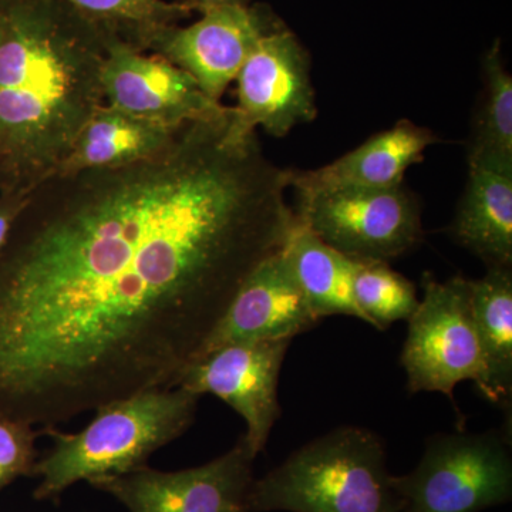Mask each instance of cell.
I'll use <instances>...</instances> for the list:
<instances>
[{
  "instance_id": "cell-23",
  "label": "cell",
  "mask_w": 512,
  "mask_h": 512,
  "mask_svg": "<svg viewBox=\"0 0 512 512\" xmlns=\"http://www.w3.org/2000/svg\"><path fill=\"white\" fill-rule=\"evenodd\" d=\"M30 195L0 194V249L8 241L10 231L28 205Z\"/></svg>"
},
{
  "instance_id": "cell-3",
  "label": "cell",
  "mask_w": 512,
  "mask_h": 512,
  "mask_svg": "<svg viewBox=\"0 0 512 512\" xmlns=\"http://www.w3.org/2000/svg\"><path fill=\"white\" fill-rule=\"evenodd\" d=\"M200 397L183 387L148 390L100 406L79 433L45 427L40 433L52 439L53 447L33 468V476L40 477L33 497L57 500L79 481L147 467L157 450L190 429Z\"/></svg>"
},
{
  "instance_id": "cell-6",
  "label": "cell",
  "mask_w": 512,
  "mask_h": 512,
  "mask_svg": "<svg viewBox=\"0 0 512 512\" xmlns=\"http://www.w3.org/2000/svg\"><path fill=\"white\" fill-rule=\"evenodd\" d=\"M423 298L410 316L402 353L407 389L439 392L454 399L464 380L477 384L483 373V352L471 305L470 281L454 276L439 282L423 275Z\"/></svg>"
},
{
  "instance_id": "cell-7",
  "label": "cell",
  "mask_w": 512,
  "mask_h": 512,
  "mask_svg": "<svg viewBox=\"0 0 512 512\" xmlns=\"http://www.w3.org/2000/svg\"><path fill=\"white\" fill-rule=\"evenodd\" d=\"M295 214L320 241L356 261L389 262L423 239L419 201L403 185L320 192L299 198Z\"/></svg>"
},
{
  "instance_id": "cell-15",
  "label": "cell",
  "mask_w": 512,
  "mask_h": 512,
  "mask_svg": "<svg viewBox=\"0 0 512 512\" xmlns=\"http://www.w3.org/2000/svg\"><path fill=\"white\" fill-rule=\"evenodd\" d=\"M450 234L487 268L512 266V163H468L466 190Z\"/></svg>"
},
{
  "instance_id": "cell-16",
  "label": "cell",
  "mask_w": 512,
  "mask_h": 512,
  "mask_svg": "<svg viewBox=\"0 0 512 512\" xmlns=\"http://www.w3.org/2000/svg\"><path fill=\"white\" fill-rule=\"evenodd\" d=\"M178 130L137 119L104 103L87 121L55 174L72 175L141 163L163 153Z\"/></svg>"
},
{
  "instance_id": "cell-4",
  "label": "cell",
  "mask_w": 512,
  "mask_h": 512,
  "mask_svg": "<svg viewBox=\"0 0 512 512\" xmlns=\"http://www.w3.org/2000/svg\"><path fill=\"white\" fill-rule=\"evenodd\" d=\"M392 478L383 440L343 426L254 480L248 512H404Z\"/></svg>"
},
{
  "instance_id": "cell-5",
  "label": "cell",
  "mask_w": 512,
  "mask_h": 512,
  "mask_svg": "<svg viewBox=\"0 0 512 512\" xmlns=\"http://www.w3.org/2000/svg\"><path fill=\"white\" fill-rule=\"evenodd\" d=\"M404 512H481L512 497V458L507 436L437 434L420 463L393 476Z\"/></svg>"
},
{
  "instance_id": "cell-14",
  "label": "cell",
  "mask_w": 512,
  "mask_h": 512,
  "mask_svg": "<svg viewBox=\"0 0 512 512\" xmlns=\"http://www.w3.org/2000/svg\"><path fill=\"white\" fill-rule=\"evenodd\" d=\"M440 138L413 121L400 120L362 146L316 170H289V188L299 198L340 190H383L403 185L404 175L423 161Z\"/></svg>"
},
{
  "instance_id": "cell-18",
  "label": "cell",
  "mask_w": 512,
  "mask_h": 512,
  "mask_svg": "<svg viewBox=\"0 0 512 512\" xmlns=\"http://www.w3.org/2000/svg\"><path fill=\"white\" fill-rule=\"evenodd\" d=\"M285 249L316 318L346 315L366 322L353 293L356 259L320 241L298 217Z\"/></svg>"
},
{
  "instance_id": "cell-12",
  "label": "cell",
  "mask_w": 512,
  "mask_h": 512,
  "mask_svg": "<svg viewBox=\"0 0 512 512\" xmlns=\"http://www.w3.org/2000/svg\"><path fill=\"white\" fill-rule=\"evenodd\" d=\"M104 101L137 119L178 130L220 117L228 107L211 100L198 83L164 57L141 52L116 37H104Z\"/></svg>"
},
{
  "instance_id": "cell-20",
  "label": "cell",
  "mask_w": 512,
  "mask_h": 512,
  "mask_svg": "<svg viewBox=\"0 0 512 512\" xmlns=\"http://www.w3.org/2000/svg\"><path fill=\"white\" fill-rule=\"evenodd\" d=\"M484 97L468 146L470 161L512 163V77L501 56L500 40L483 57Z\"/></svg>"
},
{
  "instance_id": "cell-9",
  "label": "cell",
  "mask_w": 512,
  "mask_h": 512,
  "mask_svg": "<svg viewBox=\"0 0 512 512\" xmlns=\"http://www.w3.org/2000/svg\"><path fill=\"white\" fill-rule=\"evenodd\" d=\"M256 457L242 436L231 450L204 466L171 473L147 466L89 484L130 512H248Z\"/></svg>"
},
{
  "instance_id": "cell-24",
  "label": "cell",
  "mask_w": 512,
  "mask_h": 512,
  "mask_svg": "<svg viewBox=\"0 0 512 512\" xmlns=\"http://www.w3.org/2000/svg\"><path fill=\"white\" fill-rule=\"evenodd\" d=\"M191 12L205 13L208 10L228 8V6H245L251 0H181Z\"/></svg>"
},
{
  "instance_id": "cell-2",
  "label": "cell",
  "mask_w": 512,
  "mask_h": 512,
  "mask_svg": "<svg viewBox=\"0 0 512 512\" xmlns=\"http://www.w3.org/2000/svg\"><path fill=\"white\" fill-rule=\"evenodd\" d=\"M106 43L62 0H0V194L56 173L103 106Z\"/></svg>"
},
{
  "instance_id": "cell-8",
  "label": "cell",
  "mask_w": 512,
  "mask_h": 512,
  "mask_svg": "<svg viewBox=\"0 0 512 512\" xmlns=\"http://www.w3.org/2000/svg\"><path fill=\"white\" fill-rule=\"evenodd\" d=\"M201 15L185 28L174 25L158 30L144 52L180 67L211 100L221 103L256 45L286 25L264 3L212 9Z\"/></svg>"
},
{
  "instance_id": "cell-17",
  "label": "cell",
  "mask_w": 512,
  "mask_h": 512,
  "mask_svg": "<svg viewBox=\"0 0 512 512\" xmlns=\"http://www.w3.org/2000/svg\"><path fill=\"white\" fill-rule=\"evenodd\" d=\"M471 305L483 352V373L476 386L488 402L511 410L512 403V269L490 266L483 278L470 281Z\"/></svg>"
},
{
  "instance_id": "cell-19",
  "label": "cell",
  "mask_w": 512,
  "mask_h": 512,
  "mask_svg": "<svg viewBox=\"0 0 512 512\" xmlns=\"http://www.w3.org/2000/svg\"><path fill=\"white\" fill-rule=\"evenodd\" d=\"M77 15L92 23L103 37H116L144 52L158 30L180 25L191 16L181 0H62Z\"/></svg>"
},
{
  "instance_id": "cell-21",
  "label": "cell",
  "mask_w": 512,
  "mask_h": 512,
  "mask_svg": "<svg viewBox=\"0 0 512 512\" xmlns=\"http://www.w3.org/2000/svg\"><path fill=\"white\" fill-rule=\"evenodd\" d=\"M353 293L366 323L382 332L409 320L420 302L413 282L384 261H356Z\"/></svg>"
},
{
  "instance_id": "cell-11",
  "label": "cell",
  "mask_w": 512,
  "mask_h": 512,
  "mask_svg": "<svg viewBox=\"0 0 512 512\" xmlns=\"http://www.w3.org/2000/svg\"><path fill=\"white\" fill-rule=\"evenodd\" d=\"M293 339L234 343L195 360L177 387L198 394H214L247 423L244 439L258 456L281 417L279 375Z\"/></svg>"
},
{
  "instance_id": "cell-10",
  "label": "cell",
  "mask_w": 512,
  "mask_h": 512,
  "mask_svg": "<svg viewBox=\"0 0 512 512\" xmlns=\"http://www.w3.org/2000/svg\"><path fill=\"white\" fill-rule=\"evenodd\" d=\"M235 80L238 104L231 107V121L238 133L262 127L281 138L318 116L311 56L288 26L256 45Z\"/></svg>"
},
{
  "instance_id": "cell-22",
  "label": "cell",
  "mask_w": 512,
  "mask_h": 512,
  "mask_svg": "<svg viewBox=\"0 0 512 512\" xmlns=\"http://www.w3.org/2000/svg\"><path fill=\"white\" fill-rule=\"evenodd\" d=\"M39 434L30 424L0 419V490L16 478L33 476Z\"/></svg>"
},
{
  "instance_id": "cell-1",
  "label": "cell",
  "mask_w": 512,
  "mask_h": 512,
  "mask_svg": "<svg viewBox=\"0 0 512 512\" xmlns=\"http://www.w3.org/2000/svg\"><path fill=\"white\" fill-rule=\"evenodd\" d=\"M288 188L231 107L141 163L47 178L0 249V419L56 427L177 387L291 237Z\"/></svg>"
},
{
  "instance_id": "cell-13",
  "label": "cell",
  "mask_w": 512,
  "mask_h": 512,
  "mask_svg": "<svg viewBox=\"0 0 512 512\" xmlns=\"http://www.w3.org/2000/svg\"><path fill=\"white\" fill-rule=\"evenodd\" d=\"M319 322L284 247L248 276L195 360L234 343L293 339Z\"/></svg>"
}]
</instances>
